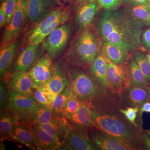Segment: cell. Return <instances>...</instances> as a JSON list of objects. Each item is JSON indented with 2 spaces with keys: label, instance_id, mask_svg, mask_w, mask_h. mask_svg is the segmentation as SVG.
I'll return each mask as SVG.
<instances>
[{
  "label": "cell",
  "instance_id": "obj_1",
  "mask_svg": "<svg viewBox=\"0 0 150 150\" xmlns=\"http://www.w3.org/2000/svg\"><path fill=\"white\" fill-rule=\"evenodd\" d=\"M88 105L95 128L119 137L135 150H142L143 128L131 123L120 111L123 108L118 93L109 91Z\"/></svg>",
  "mask_w": 150,
  "mask_h": 150
},
{
  "label": "cell",
  "instance_id": "obj_2",
  "mask_svg": "<svg viewBox=\"0 0 150 150\" xmlns=\"http://www.w3.org/2000/svg\"><path fill=\"white\" fill-rule=\"evenodd\" d=\"M96 27L103 42L120 45L131 55L144 50L141 35L144 26L134 21L124 10H105Z\"/></svg>",
  "mask_w": 150,
  "mask_h": 150
},
{
  "label": "cell",
  "instance_id": "obj_3",
  "mask_svg": "<svg viewBox=\"0 0 150 150\" xmlns=\"http://www.w3.org/2000/svg\"><path fill=\"white\" fill-rule=\"evenodd\" d=\"M102 43L97 28L91 23L75 33L63 57L68 64L87 69L99 52Z\"/></svg>",
  "mask_w": 150,
  "mask_h": 150
},
{
  "label": "cell",
  "instance_id": "obj_4",
  "mask_svg": "<svg viewBox=\"0 0 150 150\" xmlns=\"http://www.w3.org/2000/svg\"><path fill=\"white\" fill-rule=\"evenodd\" d=\"M68 71L71 91L81 102L88 105L104 93L94 83L86 69L68 64Z\"/></svg>",
  "mask_w": 150,
  "mask_h": 150
},
{
  "label": "cell",
  "instance_id": "obj_5",
  "mask_svg": "<svg viewBox=\"0 0 150 150\" xmlns=\"http://www.w3.org/2000/svg\"><path fill=\"white\" fill-rule=\"evenodd\" d=\"M71 18V11L69 7L62 6L56 9L42 21L33 26L25 35L23 44L25 46L41 43L55 28L70 20Z\"/></svg>",
  "mask_w": 150,
  "mask_h": 150
},
{
  "label": "cell",
  "instance_id": "obj_6",
  "mask_svg": "<svg viewBox=\"0 0 150 150\" xmlns=\"http://www.w3.org/2000/svg\"><path fill=\"white\" fill-rule=\"evenodd\" d=\"M71 20L55 28L41 42L46 54L54 62L64 55L72 38L74 29Z\"/></svg>",
  "mask_w": 150,
  "mask_h": 150
},
{
  "label": "cell",
  "instance_id": "obj_7",
  "mask_svg": "<svg viewBox=\"0 0 150 150\" xmlns=\"http://www.w3.org/2000/svg\"><path fill=\"white\" fill-rule=\"evenodd\" d=\"M28 0H18L10 21L7 25L1 42L2 50L13 40L18 37L25 27L28 20Z\"/></svg>",
  "mask_w": 150,
  "mask_h": 150
},
{
  "label": "cell",
  "instance_id": "obj_8",
  "mask_svg": "<svg viewBox=\"0 0 150 150\" xmlns=\"http://www.w3.org/2000/svg\"><path fill=\"white\" fill-rule=\"evenodd\" d=\"M45 53L41 43L25 46L22 51L18 53L9 73L17 71L28 72Z\"/></svg>",
  "mask_w": 150,
  "mask_h": 150
},
{
  "label": "cell",
  "instance_id": "obj_9",
  "mask_svg": "<svg viewBox=\"0 0 150 150\" xmlns=\"http://www.w3.org/2000/svg\"><path fill=\"white\" fill-rule=\"evenodd\" d=\"M88 136L99 150H135L119 137L95 127L89 131Z\"/></svg>",
  "mask_w": 150,
  "mask_h": 150
},
{
  "label": "cell",
  "instance_id": "obj_10",
  "mask_svg": "<svg viewBox=\"0 0 150 150\" xmlns=\"http://www.w3.org/2000/svg\"><path fill=\"white\" fill-rule=\"evenodd\" d=\"M38 103L33 96H24L9 89L8 110L12 113L18 122L27 124L30 110Z\"/></svg>",
  "mask_w": 150,
  "mask_h": 150
},
{
  "label": "cell",
  "instance_id": "obj_11",
  "mask_svg": "<svg viewBox=\"0 0 150 150\" xmlns=\"http://www.w3.org/2000/svg\"><path fill=\"white\" fill-rule=\"evenodd\" d=\"M106 59L107 81L109 88L115 93H121L129 86L130 81L127 62L123 65H117Z\"/></svg>",
  "mask_w": 150,
  "mask_h": 150
},
{
  "label": "cell",
  "instance_id": "obj_12",
  "mask_svg": "<svg viewBox=\"0 0 150 150\" xmlns=\"http://www.w3.org/2000/svg\"><path fill=\"white\" fill-rule=\"evenodd\" d=\"M54 64L45 53L28 72L34 88L48 85L54 71Z\"/></svg>",
  "mask_w": 150,
  "mask_h": 150
},
{
  "label": "cell",
  "instance_id": "obj_13",
  "mask_svg": "<svg viewBox=\"0 0 150 150\" xmlns=\"http://www.w3.org/2000/svg\"><path fill=\"white\" fill-rule=\"evenodd\" d=\"M62 6L60 0H28V20L34 26Z\"/></svg>",
  "mask_w": 150,
  "mask_h": 150
},
{
  "label": "cell",
  "instance_id": "obj_14",
  "mask_svg": "<svg viewBox=\"0 0 150 150\" xmlns=\"http://www.w3.org/2000/svg\"><path fill=\"white\" fill-rule=\"evenodd\" d=\"M69 123L70 129L78 131L89 138L88 131L94 127L91 118V110L87 104L82 103L77 112L64 117Z\"/></svg>",
  "mask_w": 150,
  "mask_h": 150
},
{
  "label": "cell",
  "instance_id": "obj_15",
  "mask_svg": "<svg viewBox=\"0 0 150 150\" xmlns=\"http://www.w3.org/2000/svg\"><path fill=\"white\" fill-rule=\"evenodd\" d=\"M3 79L11 90L24 96H33L35 88L28 72L21 71L9 72Z\"/></svg>",
  "mask_w": 150,
  "mask_h": 150
},
{
  "label": "cell",
  "instance_id": "obj_16",
  "mask_svg": "<svg viewBox=\"0 0 150 150\" xmlns=\"http://www.w3.org/2000/svg\"><path fill=\"white\" fill-rule=\"evenodd\" d=\"M86 70L94 83L104 93L110 90L107 81V61L100 49Z\"/></svg>",
  "mask_w": 150,
  "mask_h": 150
},
{
  "label": "cell",
  "instance_id": "obj_17",
  "mask_svg": "<svg viewBox=\"0 0 150 150\" xmlns=\"http://www.w3.org/2000/svg\"><path fill=\"white\" fill-rule=\"evenodd\" d=\"M70 9L74 12L72 23L76 33L91 24L98 11V3L88 2Z\"/></svg>",
  "mask_w": 150,
  "mask_h": 150
},
{
  "label": "cell",
  "instance_id": "obj_18",
  "mask_svg": "<svg viewBox=\"0 0 150 150\" xmlns=\"http://www.w3.org/2000/svg\"><path fill=\"white\" fill-rule=\"evenodd\" d=\"M69 84L68 64L62 57L54 62V71L48 86L51 91L57 96Z\"/></svg>",
  "mask_w": 150,
  "mask_h": 150
},
{
  "label": "cell",
  "instance_id": "obj_19",
  "mask_svg": "<svg viewBox=\"0 0 150 150\" xmlns=\"http://www.w3.org/2000/svg\"><path fill=\"white\" fill-rule=\"evenodd\" d=\"M124 108L127 107H139L149 100L148 88L128 86L118 94Z\"/></svg>",
  "mask_w": 150,
  "mask_h": 150
},
{
  "label": "cell",
  "instance_id": "obj_20",
  "mask_svg": "<svg viewBox=\"0 0 150 150\" xmlns=\"http://www.w3.org/2000/svg\"><path fill=\"white\" fill-rule=\"evenodd\" d=\"M58 150H98L89 138L70 129L68 136Z\"/></svg>",
  "mask_w": 150,
  "mask_h": 150
},
{
  "label": "cell",
  "instance_id": "obj_21",
  "mask_svg": "<svg viewBox=\"0 0 150 150\" xmlns=\"http://www.w3.org/2000/svg\"><path fill=\"white\" fill-rule=\"evenodd\" d=\"M9 141L21 144L31 150H37L32 129L29 124L21 122L14 124Z\"/></svg>",
  "mask_w": 150,
  "mask_h": 150
},
{
  "label": "cell",
  "instance_id": "obj_22",
  "mask_svg": "<svg viewBox=\"0 0 150 150\" xmlns=\"http://www.w3.org/2000/svg\"><path fill=\"white\" fill-rule=\"evenodd\" d=\"M18 37L13 40L2 50H0V78L4 79L9 73L12 64L21 45Z\"/></svg>",
  "mask_w": 150,
  "mask_h": 150
},
{
  "label": "cell",
  "instance_id": "obj_23",
  "mask_svg": "<svg viewBox=\"0 0 150 150\" xmlns=\"http://www.w3.org/2000/svg\"><path fill=\"white\" fill-rule=\"evenodd\" d=\"M37 150H58L61 144L55 138L36 124H29Z\"/></svg>",
  "mask_w": 150,
  "mask_h": 150
},
{
  "label": "cell",
  "instance_id": "obj_24",
  "mask_svg": "<svg viewBox=\"0 0 150 150\" xmlns=\"http://www.w3.org/2000/svg\"><path fill=\"white\" fill-rule=\"evenodd\" d=\"M100 50L108 60L117 65L125 64L131 55L127 49L122 46L109 42L103 41Z\"/></svg>",
  "mask_w": 150,
  "mask_h": 150
},
{
  "label": "cell",
  "instance_id": "obj_25",
  "mask_svg": "<svg viewBox=\"0 0 150 150\" xmlns=\"http://www.w3.org/2000/svg\"><path fill=\"white\" fill-rule=\"evenodd\" d=\"M37 125L55 138L61 144L67 138L70 129L69 123L64 118L56 117L49 123Z\"/></svg>",
  "mask_w": 150,
  "mask_h": 150
},
{
  "label": "cell",
  "instance_id": "obj_26",
  "mask_svg": "<svg viewBox=\"0 0 150 150\" xmlns=\"http://www.w3.org/2000/svg\"><path fill=\"white\" fill-rule=\"evenodd\" d=\"M55 118L52 108L38 103L30 110L27 124H45L51 122Z\"/></svg>",
  "mask_w": 150,
  "mask_h": 150
},
{
  "label": "cell",
  "instance_id": "obj_27",
  "mask_svg": "<svg viewBox=\"0 0 150 150\" xmlns=\"http://www.w3.org/2000/svg\"><path fill=\"white\" fill-rule=\"evenodd\" d=\"M124 11L134 21L144 27L150 25V4L128 6Z\"/></svg>",
  "mask_w": 150,
  "mask_h": 150
},
{
  "label": "cell",
  "instance_id": "obj_28",
  "mask_svg": "<svg viewBox=\"0 0 150 150\" xmlns=\"http://www.w3.org/2000/svg\"><path fill=\"white\" fill-rule=\"evenodd\" d=\"M127 63L130 81L129 86L148 88L149 82L135 62L132 55L130 56Z\"/></svg>",
  "mask_w": 150,
  "mask_h": 150
},
{
  "label": "cell",
  "instance_id": "obj_29",
  "mask_svg": "<svg viewBox=\"0 0 150 150\" xmlns=\"http://www.w3.org/2000/svg\"><path fill=\"white\" fill-rule=\"evenodd\" d=\"M17 120L8 110H0V140L9 141L13 124Z\"/></svg>",
  "mask_w": 150,
  "mask_h": 150
},
{
  "label": "cell",
  "instance_id": "obj_30",
  "mask_svg": "<svg viewBox=\"0 0 150 150\" xmlns=\"http://www.w3.org/2000/svg\"><path fill=\"white\" fill-rule=\"evenodd\" d=\"M56 96L48 86L35 88L33 94L37 102L51 108Z\"/></svg>",
  "mask_w": 150,
  "mask_h": 150
},
{
  "label": "cell",
  "instance_id": "obj_31",
  "mask_svg": "<svg viewBox=\"0 0 150 150\" xmlns=\"http://www.w3.org/2000/svg\"><path fill=\"white\" fill-rule=\"evenodd\" d=\"M71 93V88L69 84L56 96L52 108L54 117L64 118L63 112Z\"/></svg>",
  "mask_w": 150,
  "mask_h": 150
},
{
  "label": "cell",
  "instance_id": "obj_32",
  "mask_svg": "<svg viewBox=\"0 0 150 150\" xmlns=\"http://www.w3.org/2000/svg\"><path fill=\"white\" fill-rule=\"evenodd\" d=\"M133 58L138 67L145 76L149 84L150 83V63L148 60L147 56L142 51H139L132 55Z\"/></svg>",
  "mask_w": 150,
  "mask_h": 150
},
{
  "label": "cell",
  "instance_id": "obj_33",
  "mask_svg": "<svg viewBox=\"0 0 150 150\" xmlns=\"http://www.w3.org/2000/svg\"><path fill=\"white\" fill-rule=\"evenodd\" d=\"M82 103L71 91L63 112V117L64 118L67 115H71L77 112Z\"/></svg>",
  "mask_w": 150,
  "mask_h": 150
},
{
  "label": "cell",
  "instance_id": "obj_34",
  "mask_svg": "<svg viewBox=\"0 0 150 150\" xmlns=\"http://www.w3.org/2000/svg\"><path fill=\"white\" fill-rule=\"evenodd\" d=\"M8 86L3 79L0 80V110H8L9 100Z\"/></svg>",
  "mask_w": 150,
  "mask_h": 150
},
{
  "label": "cell",
  "instance_id": "obj_35",
  "mask_svg": "<svg viewBox=\"0 0 150 150\" xmlns=\"http://www.w3.org/2000/svg\"><path fill=\"white\" fill-rule=\"evenodd\" d=\"M18 1V0H3L2 1L0 8L2 9L6 14V25L10 21L16 7Z\"/></svg>",
  "mask_w": 150,
  "mask_h": 150
},
{
  "label": "cell",
  "instance_id": "obj_36",
  "mask_svg": "<svg viewBox=\"0 0 150 150\" xmlns=\"http://www.w3.org/2000/svg\"><path fill=\"white\" fill-rule=\"evenodd\" d=\"M139 109V107H127L126 108H121L120 111L124 114L126 118L131 123L135 126H139L136 120Z\"/></svg>",
  "mask_w": 150,
  "mask_h": 150
},
{
  "label": "cell",
  "instance_id": "obj_37",
  "mask_svg": "<svg viewBox=\"0 0 150 150\" xmlns=\"http://www.w3.org/2000/svg\"><path fill=\"white\" fill-rule=\"evenodd\" d=\"M100 7L105 10L116 9L119 5L120 0H97Z\"/></svg>",
  "mask_w": 150,
  "mask_h": 150
},
{
  "label": "cell",
  "instance_id": "obj_38",
  "mask_svg": "<svg viewBox=\"0 0 150 150\" xmlns=\"http://www.w3.org/2000/svg\"><path fill=\"white\" fill-rule=\"evenodd\" d=\"M142 150H150V134L148 130L142 129L141 133Z\"/></svg>",
  "mask_w": 150,
  "mask_h": 150
},
{
  "label": "cell",
  "instance_id": "obj_39",
  "mask_svg": "<svg viewBox=\"0 0 150 150\" xmlns=\"http://www.w3.org/2000/svg\"><path fill=\"white\" fill-rule=\"evenodd\" d=\"M141 43L143 48L150 50V27L143 33L141 38Z\"/></svg>",
  "mask_w": 150,
  "mask_h": 150
},
{
  "label": "cell",
  "instance_id": "obj_40",
  "mask_svg": "<svg viewBox=\"0 0 150 150\" xmlns=\"http://www.w3.org/2000/svg\"><path fill=\"white\" fill-rule=\"evenodd\" d=\"M63 2L67 3L70 5V8L83 4L85 3L90 2L89 0H62Z\"/></svg>",
  "mask_w": 150,
  "mask_h": 150
},
{
  "label": "cell",
  "instance_id": "obj_41",
  "mask_svg": "<svg viewBox=\"0 0 150 150\" xmlns=\"http://www.w3.org/2000/svg\"><path fill=\"white\" fill-rule=\"evenodd\" d=\"M123 1L128 6H134L139 5L150 4L149 0H123Z\"/></svg>",
  "mask_w": 150,
  "mask_h": 150
},
{
  "label": "cell",
  "instance_id": "obj_42",
  "mask_svg": "<svg viewBox=\"0 0 150 150\" xmlns=\"http://www.w3.org/2000/svg\"><path fill=\"white\" fill-rule=\"evenodd\" d=\"M6 25V16L2 9L0 8V27H4Z\"/></svg>",
  "mask_w": 150,
  "mask_h": 150
},
{
  "label": "cell",
  "instance_id": "obj_43",
  "mask_svg": "<svg viewBox=\"0 0 150 150\" xmlns=\"http://www.w3.org/2000/svg\"><path fill=\"white\" fill-rule=\"evenodd\" d=\"M3 140H0V150H6L5 144H4Z\"/></svg>",
  "mask_w": 150,
  "mask_h": 150
},
{
  "label": "cell",
  "instance_id": "obj_44",
  "mask_svg": "<svg viewBox=\"0 0 150 150\" xmlns=\"http://www.w3.org/2000/svg\"><path fill=\"white\" fill-rule=\"evenodd\" d=\"M148 89H149V100H148V101L150 102V83L149 84V86H148Z\"/></svg>",
  "mask_w": 150,
  "mask_h": 150
},
{
  "label": "cell",
  "instance_id": "obj_45",
  "mask_svg": "<svg viewBox=\"0 0 150 150\" xmlns=\"http://www.w3.org/2000/svg\"><path fill=\"white\" fill-rule=\"evenodd\" d=\"M147 56L148 60H149V62L150 63V54L147 55Z\"/></svg>",
  "mask_w": 150,
  "mask_h": 150
},
{
  "label": "cell",
  "instance_id": "obj_46",
  "mask_svg": "<svg viewBox=\"0 0 150 150\" xmlns=\"http://www.w3.org/2000/svg\"><path fill=\"white\" fill-rule=\"evenodd\" d=\"M97 1V0H89L90 2H92L95 1Z\"/></svg>",
  "mask_w": 150,
  "mask_h": 150
},
{
  "label": "cell",
  "instance_id": "obj_47",
  "mask_svg": "<svg viewBox=\"0 0 150 150\" xmlns=\"http://www.w3.org/2000/svg\"><path fill=\"white\" fill-rule=\"evenodd\" d=\"M148 131H149V132H150V130H148Z\"/></svg>",
  "mask_w": 150,
  "mask_h": 150
},
{
  "label": "cell",
  "instance_id": "obj_48",
  "mask_svg": "<svg viewBox=\"0 0 150 150\" xmlns=\"http://www.w3.org/2000/svg\"><path fill=\"white\" fill-rule=\"evenodd\" d=\"M149 2L150 4V0H149Z\"/></svg>",
  "mask_w": 150,
  "mask_h": 150
},
{
  "label": "cell",
  "instance_id": "obj_49",
  "mask_svg": "<svg viewBox=\"0 0 150 150\" xmlns=\"http://www.w3.org/2000/svg\"><path fill=\"white\" fill-rule=\"evenodd\" d=\"M149 132V133H150V132Z\"/></svg>",
  "mask_w": 150,
  "mask_h": 150
}]
</instances>
